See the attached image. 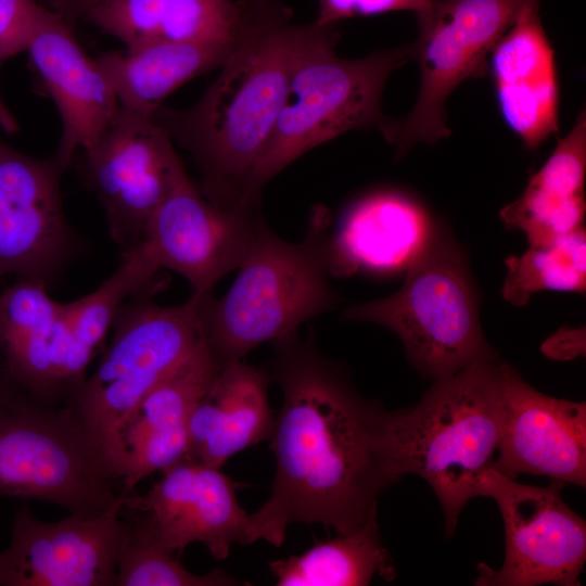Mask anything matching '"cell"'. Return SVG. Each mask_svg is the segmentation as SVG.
Here are the masks:
<instances>
[{"mask_svg": "<svg viewBox=\"0 0 586 586\" xmlns=\"http://www.w3.org/2000/svg\"><path fill=\"white\" fill-rule=\"evenodd\" d=\"M122 502L94 517L37 519L27 506L13 518L10 543L0 551V586H113L130 533Z\"/></svg>", "mask_w": 586, "mask_h": 586, "instance_id": "12", "label": "cell"}, {"mask_svg": "<svg viewBox=\"0 0 586 586\" xmlns=\"http://www.w3.org/2000/svg\"><path fill=\"white\" fill-rule=\"evenodd\" d=\"M491 75L506 125L528 150L559 131V89L555 52L530 2L488 56Z\"/></svg>", "mask_w": 586, "mask_h": 586, "instance_id": "19", "label": "cell"}, {"mask_svg": "<svg viewBox=\"0 0 586 586\" xmlns=\"http://www.w3.org/2000/svg\"><path fill=\"white\" fill-rule=\"evenodd\" d=\"M43 5L37 0H0V60L26 51Z\"/></svg>", "mask_w": 586, "mask_h": 586, "instance_id": "30", "label": "cell"}, {"mask_svg": "<svg viewBox=\"0 0 586 586\" xmlns=\"http://www.w3.org/2000/svg\"><path fill=\"white\" fill-rule=\"evenodd\" d=\"M542 352L552 359L569 360L585 354L584 329H561L542 345Z\"/></svg>", "mask_w": 586, "mask_h": 586, "instance_id": "32", "label": "cell"}, {"mask_svg": "<svg viewBox=\"0 0 586 586\" xmlns=\"http://www.w3.org/2000/svg\"><path fill=\"white\" fill-rule=\"evenodd\" d=\"M433 0H318L320 25L336 24L354 16H368L394 11H411L416 16L424 13Z\"/></svg>", "mask_w": 586, "mask_h": 586, "instance_id": "31", "label": "cell"}, {"mask_svg": "<svg viewBox=\"0 0 586 586\" xmlns=\"http://www.w3.org/2000/svg\"><path fill=\"white\" fill-rule=\"evenodd\" d=\"M117 480L74 409L34 398L0 361V498L42 500L94 517L122 502Z\"/></svg>", "mask_w": 586, "mask_h": 586, "instance_id": "7", "label": "cell"}, {"mask_svg": "<svg viewBox=\"0 0 586 586\" xmlns=\"http://www.w3.org/2000/svg\"><path fill=\"white\" fill-rule=\"evenodd\" d=\"M229 43L152 42L104 52L95 61L112 84L119 106L150 118L179 86L219 67Z\"/></svg>", "mask_w": 586, "mask_h": 586, "instance_id": "25", "label": "cell"}, {"mask_svg": "<svg viewBox=\"0 0 586 586\" xmlns=\"http://www.w3.org/2000/svg\"><path fill=\"white\" fill-rule=\"evenodd\" d=\"M221 364L205 339L141 400L122 432L123 460L136 479L187 460L188 421Z\"/></svg>", "mask_w": 586, "mask_h": 586, "instance_id": "21", "label": "cell"}, {"mask_svg": "<svg viewBox=\"0 0 586 586\" xmlns=\"http://www.w3.org/2000/svg\"><path fill=\"white\" fill-rule=\"evenodd\" d=\"M279 586H365L374 575L395 578L393 559L383 546L377 512L358 530L319 542L305 552L268 563Z\"/></svg>", "mask_w": 586, "mask_h": 586, "instance_id": "26", "label": "cell"}, {"mask_svg": "<svg viewBox=\"0 0 586 586\" xmlns=\"http://www.w3.org/2000/svg\"><path fill=\"white\" fill-rule=\"evenodd\" d=\"M158 270L142 242L123 254L114 272L94 291L72 301L73 349L68 375L73 393L86 378L90 361L102 347L126 298L150 286Z\"/></svg>", "mask_w": 586, "mask_h": 586, "instance_id": "27", "label": "cell"}, {"mask_svg": "<svg viewBox=\"0 0 586 586\" xmlns=\"http://www.w3.org/2000/svg\"><path fill=\"white\" fill-rule=\"evenodd\" d=\"M502 296L513 305L526 304L544 290L585 293L586 233L582 227L550 243L530 246L506 258Z\"/></svg>", "mask_w": 586, "mask_h": 586, "instance_id": "28", "label": "cell"}, {"mask_svg": "<svg viewBox=\"0 0 586 586\" xmlns=\"http://www.w3.org/2000/svg\"><path fill=\"white\" fill-rule=\"evenodd\" d=\"M263 224L257 208L211 203L182 167L154 212L143 243L160 269L179 273L194 295L203 296L239 268Z\"/></svg>", "mask_w": 586, "mask_h": 586, "instance_id": "14", "label": "cell"}, {"mask_svg": "<svg viewBox=\"0 0 586 586\" xmlns=\"http://www.w3.org/2000/svg\"><path fill=\"white\" fill-rule=\"evenodd\" d=\"M276 343L270 378L282 406L270 435L276 471L265 504L249 514L245 545L280 547L293 523L358 530L398 480L387 445V410L364 399L310 337Z\"/></svg>", "mask_w": 586, "mask_h": 586, "instance_id": "1", "label": "cell"}, {"mask_svg": "<svg viewBox=\"0 0 586 586\" xmlns=\"http://www.w3.org/2000/svg\"><path fill=\"white\" fill-rule=\"evenodd\" d=\"M2 61L0 60V63ZM0 129L8 133H14L18 129V123L0 95Z\"/></svg>", "mask_w": 586, "mask_h": 586, "instance_id": "34", "label": "cell"}, {"mask_svg": "<svg viewBox=\"0 0 586 586\" xmlns=\"http://www.w3.org/2000/svg\"><path fill=\"white\" fill-rule=\"evenodd\" d=\"M326 227L319 217L293 243L264 222L226 294L199 296L204 339L221 365L296 333L303 322L335 306Z\"/></svg>", "mask_w": 586, "mask_h": 586, "instance_id": "4", "label": "cell"}, {"mask_svg": "<svg viewBox=\"0 0 586 586\" xmlns=\"http://www.w3.org/2000/svg\"><path fill=\"white\" fill-rule=\"evenodd\" d=\"M564 482L522 484L491 468L479 497L498 506L505 527V557L495 570L477 565L479 586H579L586 560V522L561 498Z\"/></svg>", "mask_w": 586, "mask_h": 586, "instance_id": "10", "label": "cell"}, {"mask_svg": "<svg viewBox=\"0 0 586 586\" xmlns=\"http://www.w3.org/2000/svg\"><path fill=\"white\" fill-rule=\"evenodd\" d=\"M501 364L497 357L474 362L433 381L416 406L387 411L393 470L398 479L412 473L430 485L447 537L493 468L504 422Z\"/></svg>", "mask_w": 586, "mask_h": 586, "instance_id": "3", "label": "cell"}, {"mask_svg": "<svg viewBox=\"0 0 586 586\" xmlns=\"http://www.w3.org/2000/svg\"><path fill=\"white\" fill-rule=\"evenodd\" d=\"M26 52L59 111L62 135L53 155L66 169L114 118L119 106L115 91L95 59L81 49L74 28L46 7Z\"/></svg>", "mask_w": 586, "mask_h": 586, "instance_id": "17", "label": "cell"}, {"mask_svg": "<svg viewBox=\"0 0 586 586\" xmlns=\"http://www.w3.org/2000/svg\"><path fill=\"white\" fill-rule=\"evenodd\" d=\"M49 9L59 14L64 22L74 28L75 23L104 0H46Z\"/></svg>", "mask_w": 586, "mask_h": 586, "instance_id": "33", "label": "cell"}, {"mask_svg": "<svg viewBox=\"0 0 586 586\" xmlns=\"http://www.w3.org/2000/svg\"><path fill=\"white\" fill-rule=\"evenodd\" d=\"M150 286L119 308L100 364L69 397L86 431L120 481L122 432L145 395L204 340L199 296L161 306Z\"/></svg>", "mask_w": 586, "mask_h": 586, "instance_id": "6", "label": "cell"}, {"mask_svg": "<svg viewBox=\"0 0 586 586\" xmlns=\"http://www.w3.org/2000/svg\"><path fill=\"white\" fill-rule=\"evenodd\" d=\"M237 579L220 569L198 575L188 571L174 552L156 544L138 523H130L129 536L119 555L117 586H228Z\"/></svg>", "mask_w": 586, "mask_h": 586, "instance_id": "29", "label": "cell"}, {"mask_svg": "<svg viewBox=\"0 0 586 586\" xmlns=\"http://www.w3.org/2000/svg\"><path fill=\"white\" fill-rule=\"evenodd\" d=\"M270 380L267 371L243 360L224 364L190 415L187 460L221 468L231 456L269 438L276 420Z\"/></svg>", "mask_w": 586, "mask_h": 586, "instance_id": "22", "label": "cell"}, {"mask_svg": "<svg viewBox=\"0 0 586 586\" xmlns=\"http://www.w3.org/2000/svg\"><path fill=\"white\" fill-rule=\"evenodd\" d=\"M435 231L430 215L413 199L395 191L369 194L349 206L334 233H328L330 273L406 270Z\"/></svg>", "mask_w": 586, "mask_h": 586, "instance_id": "20", "label": "cell"}, {"mask_svg": "<svg viewBox=\"0 0 586 586\" xmlns=\"http://www.w3.org/2000/svg\"><path fill=\"white\" fill-rule=\"evenodd\" d=\"M54 155H26L0 138V279L55 280L80 246L66 220Z\"/></svg>", "mask_w": 586, "mask_h": 586, "instance_id": "13", "label": "cell"}, {"mask_svg": "<svg viewBox=\"0 0 586 586\" xmlns=\"http://www.w3.org/2000/svg\"><path fill=\"white\" fill-rule=\"evenodd\" d=\"M343 317L393 331L413 367L433 381L497 357L481 328L477 294L466 256L437 230L407 267L399 290L352 305Z\"/></svg>", "mask_w": 586, "mask_h": 586, "instance_id": "8", "label": "cell"}, {"mask_svg": "<svg viewBox=\"0 0 586 586\" xmlns=\"http://www.w3.org/2000/svg\"><path fill=\"white\" fill-rule=\"evenodd\" d=\"M122 506L144 514L137 523L174 553L199 542L215 560H224L233 544L245 545L249 514L238 502L235 485L220 468L200 461L169 467L144 495L122 496Z\"/></svg>", "mask_w": 586, "mask_h": 586, "instance_id": "15", "label": "cell"}, {"mask_svg": "<svg viewBox=\"0 0 586 586\" xmlns=\"http://www.w3.org/2000/svg\"><path fill=\"white\" fill-rule=\"evenodd\" d=\"M239 17L220 73L184 110L158 107L151 119L193 157L203 195L247 207L244 191L285 102L293 66L316 23L293 25L280 0H235Z\"/></svg>", "mask_w": 586, "mask_h": 586, "instance_id": "2", "label": "cell"}, {"mask_svg": "<svg viewBox=\"0 0 586 586\" xmlns=\"http://www.w3.org/2000/svg\"><path fill=\"white\" fill-rule=\"evenodd\" d=\"M586 117L578 115L524 192L500 211L504 224L521 230L530 246L544 245L584 227Z\"/></svg>", "mask_w": 586, "mask_h": 586, "instance_id": "23", "label": "cell"}, {"mask_svg": "<svg viewBox=\"0 0 586 586\" xmlns=\"http://www.w3.org/2000/svg\"><path fill=\"white\" fill-rule=\"evenodd\" d=\"M504 422L493 463L500 474L586 486V404L545 395L501 364Z\"/></svg>", "mask_w": 586, "mask_h": 586, "instance_id": "16", "label": "cell"}, {"mask_svg": "<svg viewBox=\"0 0 586 586\" xmlns=\"http://www.w3.org/2000/svg\"><path fill=\"white\" fill-rule=\"evenodd\" d=\"M171 141L151 118L118 106L104 132L84 151L87 184L123 254L143 242L154 212L183 167Z\"/></svg>", "mask_w": 586, "mask_h": 586, "instance_id": "11", "label": "cell"}, {"mask_svg": "<svg viewBox=\"0 0 586 586\" xmlns=\"http://www.w3.org/2000/svg\"><path fill=\"white\" fill-rule=\"evenodd\" d=\"M337 40L336 24L316 23L293 66L285 102L246 182V206L258 207L263 187L308 150L353 129H380L388 119L381 112L382 91L390 74L413 58L412 44L345 60L334 53Z\"/></svg>", "mask_w": 586, "mask_h": 586, "instance_id": "5", "label": "cell"}, {"mask_svg": "<svg viewBox=\"0 0 586 586\" xmlns=\"http://www.w3.org/2000/svg\"><path fill=\"white\" fill-rule=\"evenodd\" d=\"M238 17L235 0H104L85 18L133 48L152 42L228 44Z\"/></svg>", "mask_w": 586, "mask_h": 586, "instance_id": "24", "label": "cell"}, {"mask_svg": "<svg viewBox=\"0 0 586 586\" xmlns=\"http://www.w3.org/2000/svg\"><path fill=\"white\" fill-rule=\"evenodd\" d=\"M534 0H433L416 16L419 37L412 44L420 65L415 106L403 119L380 128L400 156L413 144L435 143L450 135L445 102L463 80L485 73L497 40Z\"/></svg>", "mask_w": 586, "mask_h": 586, "instance_id": "9", "label": "cell"}, {"mask_svg": "<svg viewBox=\"0 0 586 586\" xmlns=\"http://www.w3.org/2000/svg\"><path fill=\"white\" fill-rule=\"evenodd\" d=\"M72 302L61 303L42 281L16 278L0 291V351L5 374L50 404L72 392Z\"/></svg>", "mask_w": 586, "mask_h": 586, "instance_id": "18", "label": "cell"}]
</instances>
